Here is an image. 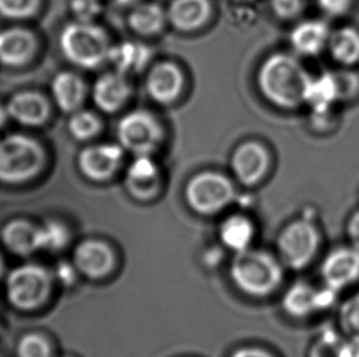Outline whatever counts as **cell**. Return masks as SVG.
<instances>
[{"instance_id":"cell-1","label":"cell","mask_w":359,"mask_h":357,"mask_svg":"<svg viewBox=\"0 0 359 357\" xmlns=\"http://www.w3.org/2000/svg\"><path fill=\"white\" fill-rule=\"evenodd\" d=\"M257 80L262 96L273 106L296 109L304 103L311 75L296 57L276 53L264 60Z\"/></svg>"},{"instance_id":"cell-2","label":"cell","mask_w":359,"mask_h":357,"mask_svg":"<svg viewBox=\"0 0 359 357\" xmlns=\"http://www.w3.org/2000/svg\"><path fill=\"white\" fill-rule=\"evenodd\" d=\"M59 46L68 62L88 70L107 63L112 47L102 27L83 21L72 22L64 27L59 36Z\"/></svg>"},{"instance_id":"cell-3","label":"cell","mask_w":359,"mask_h":357,"mask_svg":"<svg viewBox=\"0 0 359 357\" xmlns=\"http://www.w3.org/2000/svg\"><path fill=\"white\" fill-rule=\"evenodd\" d=\"M43 163L42 147L29 136L0 139V183H25L39 174Z\"/></svg>"},{"instance_id":"cell-4","label":"cell","mask_w":359,"mask_h":357,"mask_svg":"<svg viewBox=\"0 0 359 357\" xmlns=\"http://www.w3.org/2000/svg\"><path fill=\"white\" fill-rule=\"evenodd\" d=\"M232 278L245 293L266 295L281 283L282 268L269 253L244 250L232 263Z\"/></svg>"},{"instance_id":"cell-5","label":"cell","mask_w":359,"mask_h":357,"mask_svg":"<svg viewBox=\"0 0 359 357\" xmlns=\"http://www.w3.org/2000/svg\"><path fill=\"white\" fill-rule=\"evenodd\" d=\"M117 137L124 150L134 155H151L160 147L163 131L150 111H129L118 121Z\"/></svg>"},{"instance_id":"cell-6","label":"cell","mask_w":359,"mask_h":357,"mask_svg":"<svg viewBox=\"0 0 359 357\" xmlns=\"http://www.w3.org/2000/svg\"><path fill=\"white\" fill-rule=\"evenodd\" d=\"M320 232L308 219L292 223L282 232L278 248L283 261L293 270L311 265L320 247Z\"/></svg>"},{"instance_id":"cell-7","label":"cell","mask_w":359,"mask_h":357,"mask_svg":"<svg viewBox=\"0 0 359 357\" xmlns=\"http://www.w3.org/2000/svg\"><path fill=\"white\" fill-rule=\"evenodd\" d=\"M187 201L196 212H219L234 197L231 180L215 172H205L190 178L185 190Z\"/></svg>"},{"instance_id":"cell-8","label":"cell","mask_w":359,"mask_h":357,"mask_svg":"<svg viewBox=\"0 0 359 357\" xmlns=\"http://www.w3.org/2000/svg\"><path fill=\"white\" fill-rule=\"evenodd\" d=\"M48 291V273L36 265L18 267L6 279L8 299L19 309L37 307L46 300Z\"/></svg>"},{"instance_id":"cell-9","label":"cell","mask_w":359,"mask_h":357,"mask_svg":"<svg viewBox=\"0 0 359 357\" xmlns=\"http://www.w3.org/2000/svg\"><path fill=\"white\" fill-rule=\"evenodd\" d=\"M337 294L339 291L326 285L314 288L306 283H296L283 296V307L293 317L306 318L330 309L337 302Z\"/></svg>"},{"instance_id":"cell-10","label":"cell","mask_w":359,"mask_h":357,"mask_svg":"<svg viewBox=\"0 0 359 357\" xmlns=\"http://www.w3.org/2000/svg\"><path fill=\"white\" fill-rule=\"evenodd\" d=\"M320 274L324 285L339 293L355 284L359 280V248L348 245L329 252L321 263Z\"/></svg>"},{"instance_id":"cell-11","label":"cell","mask_w":359,"mask_h":357,"mask_svg":"<svg viewBox=\"0 0 359 357\" xmlns=\"http://www.w3.org/2000/svg\"><path fill=\"white\" fill-rule=\"evenodd\" d=\"M124 148L114 144H100L83 148L78 157L79 169L93 181H106L121 169Z\"/></svg>"},{"instance_id":"cell-12","label":"cell","mask_w":359,"mask_h":357,"mask_svg":"<svg viewBox=\"0 0 359 357\" xmlns=\"http://www.w3.org/2000/svg\"><path fill=\"white\" fill-rule=\"evenodd\" d=\"M270 155L266 148L255 141L239 145L231 157V168L239 183L252 186L259 183L269 169Z\"/></svg>"},{"instance_id":"cell-13","label":"cell","mask_w":359,"mask_h":357,"mask_svg":"<svg viewBox=\"0 0 359 357\" xmlns=\"http://www.w3.org/2000/svg\"><path fill=\"white\" fill-rule=\"evenodd\" d=\"M341 98L340 78L336 74L324 73L311 76L304 94V103L311 106L316 120L327 119Z\"/></svg>"},{"instance_id":"cell-14","label":"cell","mask_w":359,"mask_h":357,"mask_svg":"<svg viewBox=\"0 0 359 357\" xmlns=\"http://www.w3.org/2000/svg\"><path fill=\"white\" fill-rule=\"evenodd\" d=\"M131 86L128 76L117 70L98 76L93 86V99L100 111L113 114L129 101Z\"/></svg>"},{"instance_id":"cell-15","label":"cell","mask_w":359,"mask_h":357,"mask_svg":"<svg viewBox=\"0 0 359 357\" xmlns=\"http://www.w3.org/2000/svg\"><path fill=\"white\" fill-rule=\"evenodd\" d=\"M145 86L152 101L165 106L180 97L184 88V76L175 64L163 62L151 69Z\"/></svg>"},{"instance_id":"cell-16","label":"cell","mask_w":359,"mask_h":357,"mask_svg":"<svg viewBox=\"0 0 359 357\" xmlns=\"http://www.w3.org/2000/svg\"><path fill=\"white\" fill-rule=\"evenodd\" d=\"M9 119L25 126H39L49 118L47 99L37 92H20L5 106Z\"/></svg>"},{"instance_id":"cell-17","label":"cell","mask_w":359,"mask_h":357,"mask_svg":"<svg viewBox=\"0 0 359 357\" xmlns=\"http://www.w3.org/2000/svg\"><path fill=\"white\" fill-rule=\"evenodd\" d=\"M126 188L137 198H150L158 191L160 169L151 155H135L126 172Z\"/></svg>"},{"instance_id":"cell-18","label":"cell","mask_w":359,"mask_h":357,"mask_svg":"<svg viewBox=\"0 0 359 357\" xmlns=\"http://www.w3.org/2000/svg\"><path fill=\"white\" fill-rule=\"evenodd\" d=\"M36 50L34 34L25 29L0 31V63L6 66H21L27 63Z\"/></svg>"},{"instance_id":"cell-19","label":"cell","mask_w":359,"mask_h":357,"mask_svg":"<svg viewBox=\"0 0 359 357\" xmlns=\"http://www.w3.org/2000/svg\"><path fill=\"white\" fill-rule=\"evenodd\" d=\"M331 32L321 20H306L292 29L290 41L297 53L306 57L320 54L329 44Z\"/></svg>"},{"instance_id":"cell-20","label":"cell","mask_w":359,"mask_h":357,"mask_svg":"<svg viewBox=\"0 0 359 357\" xmlns=\"http://www.w3.org/2000/svg\"><path fill=\"white\" fill-rule=\"evenodd\" d=\"M52 96L60 111L67 114L78 111L86 99L88 88L78 74L62 71L54 76L52 85Z\"/></svg>"},{"instance_id":"cell-21","label":"cell","mask_w":359,"mask_h":357,"mask_svg":"<svg viewBox=\"0 0 359 357\" xmlns=\"http://www.w3.org/2000/svg\"><path fill=\"white\" fill-rule=\"evenodd\" d=\"M211 14L210 0H172L167 19L175 29L190 32L203 27Z\"/></svg>"},{"instance_id":"cell-22","label":"cell","mask_w":359,"mask_h":357,"mask_svg":"<svg viewBox=\"0 0 359 357\" xmlns=\"http://www.w3.org/2000/svg\"><path fill=\"white\" fill-rule=\"evenodd\" d=\"M152 50L149 46L126 41L111 47L108 62L114 66V70L124 75L141 73L150 63Z\"/></svg>"},{"instance_id":"cell-23","label":"cell","mask_w":359,"mask_h":357,"mask_svg":"<svg viewBox=\"0 0 359 357\" xmlns=\"http://www.w3.org/2000/svg\"><path fill=\"white\" fill-rule=\"evenodd\" d=\"M167 10L155 1L136 4L128 15V24L131 31L140 36H155L165 29Z\"/></svg>"},{"instance_id":"cell-24","label":"cell","mask_w":359,"mask_h":357,"mask_svg":"<svg viewBox=\"0 0 359 357\" xmlns=\"http://www.w3.org/2000/svg\"><path fill=\"white\" fill-rule=\"evenodd\" d=\"M75 265L83 274L101 276L112 267V252L104 244L97 241L83 242L74 255Z\"/></svg>"},{"instance_id":"cell-25","label":"cell","mask_w":359,"mask_h":357,"mask_svg":"<svg viewBox=\"0 0 359 357\" xmlns=\"http://www.w3.org/2000/svg\"><path fill=\"white\" fill-rule=\"evenodd\" d=\"M3 240L11 251L26 256L39 250V227L24 220H15L4 227Z\"/></svg>"},{"instance_id":"cell-26","label":"cell","mask_w":359,"mask_h":357,"mask_svg":"<svg viewBox=\"0 0 359 357\" xmlns=\"http://www.w3.org/2000/svg\"><path fill=\"white\" fill-rule=\"evenodd\" d=\"M327 47L336 62L353 65L359 60V32L353 27H341L331 34Z\"/></svg>"},{"instance_id":"cell-27","label":"cell","mask_w":359,"mask_h":357,"mask_svg":"<svg viewBox=\"0 0 359 357\" xmlns=\"http://www.w3.org/2000/svg\"><path fill=\"white\" fill-rule=\"evenodd\" d=\"M254 234L252 223L242 216H233L224 220L221 227V239L226 246L234 251H244Z\"/></svg>"},{"instance_id":"cell-28","label":"cell","mask_w":359,"mask_h":357,"mask_svg":"<svg viewBox=\"0 0 359 357\" xmlns=\"http://www.w3.org/2000/svg\"><path fill=\"white\" fill-rule=\"evenodd\" d=\"M68 129L75 140L88 141L100 134L102 122L93 111L79 109L70 116Z\"/></svg>"},{"instance_id":"cell-29","label":"cell","mask_w":359,"mask_h":357,"mask_svg":"<svg viewBox=\"0 0 359 357\" xmlns=\"http://www.w3.org/2000/svg\"><path fill=\"white\" fill-rule=\"evenodd\" d=\"M339 323L345 337L359 342V293L351 295L340 304Z\"/></svg>"},{"instance_id":"cell-30","label":"cell","mask_w":359,"mask_h":357,"mask_svg":"<svg viewBox=\"0 0 359 357\" xmlns=\"http://www.w3.org/2000/svg\"><path fill=\"white\" fill-rule=\"evenodd\" d=\"M346 340L347 337L344 339L334 330H324L311 346L309 357H342Z\"/></svg>"},{"instance_id":"cell-31","label":"cell","mask_w":359,"mask_h":357,"mask_svg":"<svg viewBox=\"0 0 359 357\" xmlns=\"http://www.w3.org/2000/svg\"><path fill=\"white\" fill-rule=\"evenodd\" d=\"M41 0H0V15L6 19H27L39 11Z\"/></svg>"},{"instance_id":"cell-32","label":"cell","mask_w":359,"mask_h":357,"mask_svg":"<svg viewBox=\"0 0 359 357\" xmlns=\"http://www.w3.org/2000/svg\"><path fill=\"white\" fill-rule=\"evenodd\" d=\"M67 239L65 229L59 224L48 223L39 227V250H59L65 245Z\"/></svg>"},{"instance_id":"cell-33","label":"cell","mask_w":359,"mask_h":357,"mask_svg":"<svg viewBox=\"0 0 359 357\" xmlns=\"http://www.w3.org/2000/svg\"><path fill=\"white\" fill-rule=\"evenodd\" d=\"M20 357H50V349L39 334H29L21 339L18 348Z\"/></svg>"},{"instance_id":"cell-34","label":"cell","mask_w":359,"mask_h":357,"mask_svg":"<svg viewBox=\"0 0 359 357\" xmlns=\"http://www.w3.org/2000/svg\"><path fill=\"white\" fill-rule=\"evenodd\" d=\"M70 9L78 21L93 22L102 13L101 0H72Z\"/></svg>"},{"instance_id":"cell-35","label":"cell","mask_w":359,"mask_h":357,"mask_svg":"<svg viewBox=\"0 0 359 357\" xmlns=\"http://www.w3.org/2000/svg\"><path fill=\"white\" fill-rule=\"evenodd\" d=\"M272 11L281 19H293L301 14L306 0H270Z\"/></svg>"},{"instance_id":"cell-36","label":"cell","mask_w":359,"mask_h":357,"mask_svg":"<svg viewBox=\"0 0 359 357\" xmlns=\"http://www.w3.org/2000/svg\"><path fill=\"white\" fill-rule=\"evenodd\" d=\"M352 0H318V4L325 14L340 16L350 8Z\"/></svg>"},{"instance_id":"cell-37","label":"cell","mask_w":359,"mask_h":357,"mask_svg":"<svg viewBox=\"0 0 359 357\" xmlns=\"http://www.w3.org/2000/svg\"><path fill=\"white\" fill-rule=\"evenodd\" d=\"M346 232H347L350 245L359 248V209L355 211L348 219L347 227H346Z\"/></svg>"},{"instance_id":"cell-38","label":"cell","mask_w":359,"mask_h":357,"mask_svg":"<svg viewBox=\"0 0 359 357\" xmlns=\"http://www.w3.org/2000/svg\"><path fill=\"white\" fill-rule=\"evenodd\" d=\"M57 275H58L59 279L64 281V283H72L74 280V270H72V267L68 266L67 263H62L57 270Z\"/></svg>"},{"instance_id":"cell-39","label":"cell","mask_w":359,"mask_h":357,"mask_svg":"<svg viewBox=\"0 0 359 357\" xmlns=\"http://www.w3.org/2000/svg\"><path fill=\"white\" fill-rule=\"evenodd\" d=\"M233 357H271L269 354L260 351V350H254V349H247V350H241L237 354H234Z\"/></svg>"},{"instance_id":"cell-40","label":"cell","mask_w":359,"mask_h":357,"mask_svg":"<svg viewBox=\"0 0 359 357\" xmlns=\"http://www.w3.org/2000/svg\"><path fill=\"white\" fill-rule=\"evenodd\" d=\"M8 119H9V115H8V113H6V109L3 108V106H0V130L4 127Z\"/></svg>"},{"instance_id":"cell-41","label":"cell","mask_w":359,"mask_h":357,"mask_svg":"<svg viewBox=\"0 0 359 357\" xmlns=\"http://www.w3.org/2000/svg\"><path fill=\"white\" fill-rule=\"evenodd\" d=\"M119 4L128 5L133 4V3H135L136 0H117Z\"/></svg>"},{"instance_id":"cell-42","label":"cell","mask_w":359,"mask_h":357,"mask_svg":"<svg viewBox=\"0 0 359 357\" xmlns=\"http://www.w3.org/2000/svg\"><path fill=\"white\" fill-rule=\"evenodd\" d=\"M1 270H3V265H1V260H0V273H1Z\"/></svg>"},{"instance_id":"cell-43","label":"cell","mask_w":359,"mask_h":357,"mask_svg":"<svg viewBox=\"0 0 359 357\" xmlns=\"http://www.w3.org/2000/svg\"><path fill=\"white\" fill-rule=\"evenodd\" d=\"M237 1H248V0H237Z\"/></svg>"}]
</instances>
